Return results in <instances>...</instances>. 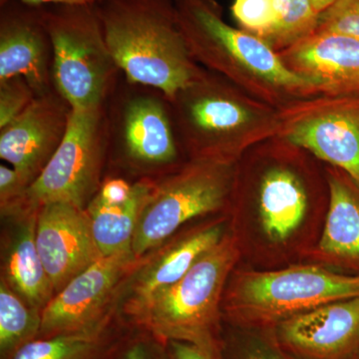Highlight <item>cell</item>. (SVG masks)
<instances>
[{
	"label": "cell",
	"mask_w": 359,
	"mask_h": 359,
	"mask_svg": "<svg viewBox=\"0 0 359 359\" xmlns=\"http://www.w3.org/2000/svg\"><path fill=\"white\" fill-rule=\"evenodd\" d=\"M111 95L109 108L106 102L108 149L118 162L139 180H158L181 166L178 137L164 94L125 80V86L119 92L115 86Z\"/></svg>",
	"instance_id": "obj_7"
},
{
	"label": "cell",
	"mask_w": 359,
	"mask_h": 359,
	"mask_svg": "<svg viewBox=\"0 0 359 359\" xmlns=\"http://www.w3.org/2000/svg\"><path fill=\"white\" fill-rule=\"evenodd\" d=\"M177 16L191 55L212 69L231 75L250 71L273 86L294 91L314 90L276 55L271 45L224 20L215 0H174Z\"/></svg>",
	"instance_id": "obj_8"
},
{
	"label": "cell",
	"mask_w": 359,
	"mask_h": 359,
	"mask_svg": "<svg viewBox=\"0 0 359 359\" xmlns=\"http://www.w3.org/2000/svg\"><path fill=\"white\" fill-rule=\"evenodd\" d=\"M353 359H359V351H358V353H356V355L354 356V358Z\"/></svg>",
	"instance_id": "obj_35"
},
{
	"label": "cell",
	"mask_w": 359,
	"mask_h": 359,
	"mask_svg": "<svg viewBox=\"0 0 359 359\" xmlns=\"http://www.w3.org/2000/svg\"><path fill=\"white\" fill-rule=\"evenodd\" d=\"M137 259L132 250L102 256L75 276L42 311L39 337L84 332L118 316L120 287Z\"/></svg>",
	"instance_id": "obj_12"
},
{
	"label": "cell",
	"mask_w": 359,
	"mask_h": 359,
	"mask_svg": "<svg viewBox=\"0 0 359 359\" xmlns=\"http://www.w3.org/2000/svg\"><path fill=\"white\" fill-rule=\"evenodd\" d=\"M107 154L106 103L90 109H72L65 139L28 188V207L39 210L49 203H67L86 209L102 184Z\"/></svg>",
	"instance_id": "obj_9"
},
{
	"label": "cell",
	"mask_w": 359,
	"mask_h": 359,
	"mask_svg": "<svg viewBox=\"0 0 359 359\" xmlns=\"http://www.w3.org/2000/svg\"><path fill=\"white\" fill-rule=\"evenodd\" d=\"M34 6H52V4H96L98 0H20Z\"/></svg>",
	"instance_id": "obj_33"
},
{
	"label": "cell",
	"mask_w": 359,
	"mask_h": 359,
	"mask_svg": "<svg viewBox=\"0 0 359 359\" xmlns=\"http://www.w3.org/2000/svg\"><path fill=\"white\" fill-rule=\"evenodd\" d=\"M156 180L133 182L131 197L123 204H108L94 196L86 207L92 233L102 256L132 250V242L142 209L152 192Z\"/></svg>",
	"instance_id": "obj_22"
},
{
	"label": "cell",
	"mask_w": 359,
	"mask_h": 359,
	"mask_svg": "<svg viewBox=\"0 0 359 359\" xmlns=\"http://www.w3.org/2000/svg\"><path fill=\"white\" fill-rule=\"evenodd\" d=\"M53 50L42 6L0 0V80L22 76L36 95L54 88Z\"/></svg>",
	"instance_id": "obj_15"
},
{
	"label": "cell",
	"mask_w": 359,
	"mask_h": 359,
	"mask_svg": "<svg viewBox=\"0 0 359 359\" xmlns=\"http://www.w3.org/2000/svg\"><path fill=\"white\" fill-rule=\"evenodd\" d=\"M171 359H210L195 346L178 341L167 344Z\"/></svg>",
	"instance_id": "obj_32"
},
{
	"label": "cell",
	"mask_w": 359,
	"mask_h": 359,
	"mask_svg": "<svg viewBox=\"0 0 359 359\" xmlns=\"http://www.w3.org/2000/svg\"><path fill=\"white\" fill-rule=\"evenodd\" d=\"M289 67L314 90L339 97L359 96V39L316 32L287 50Z\"/></svg>",
	"instance_id": "obj_18"
},
{
	"label": "cell",
	"mask_w": 359,
	"mask_h": 359,
	"mask_svg": "<svg viewBox=\"0 0 359 359\" xmlns=\"http://www.w3.org/2000/svg\"><path fill=\"white\" fill-rule=\"evenodd\" d=\"M229 229L228 214L194 222L139 257L120 287L116 302L120 320L125 323L156 294L181 280Z\"/></svg>",
	"instance_id": "obj_11"
},
{
	"label": "cell",
	"mask_w": 359,
	"mask_h": 359,
	"mask_svg": "<svg viewBox=\"0 0 359 359\" xmlns=\"http://www.w3.org/2000/svg\"><path fill=\"white\" fill-rule=\"evenodd\" d=\"M97 13L120 72L170 100L199 73L174 0H99Z\"/></svg>",
	"instance_id": "obj_1"
},
{
	"label": "cell",
	"mask_w": 359,
	"mask_h": 359,
	"mask_svg": "<svg viewBox=\"0 0 359 359\" xmlns=\"http://www.w3.org/2000/svg\"><path fill=\"white\" fill-rule=\"evenodd\" d=\"M42 311L32 308L0 278V359H14L39 337Z\"/></svg>",
	"instance_id": "obj_23"
},
{
	"label": "cell",
	"mask_w": 359,
	"mask_h": 359,
	"mask_svg": "<svg viewBox=\"0 0 359 359\" xmlns=\"http://www.w3.org/2000/svg\"><path fill=\"white\" fill-rule=\"evenodd\" d=\"M327 214L306 259L341 273L359 275V186L339 169L328 170Z\"/></svg>",
	"instance_id": "obj_19"
},
{
	"label": "cell",
	"mask_w": 359,
	"mask_h": 359,
	"mask_svg": "<svg viewBox=\"0 0 359 359\" xmlns=\"http://www.w3.org/2000/svg\"><path fill=\"white\" fill-rule=\"evenodd\" d=\"M226 214L242 257L268 269L306 259L325 222L304 180L282 164L266 168L249 204L231 205Z\"/></svg>",
	"instance_id": "obj_3"
},
{
	"label": "cell",
	"mask_w": 359,
	"mask_h": 359,
	"mask_svg": "<svg viewBox=\"0 0 359 359\" xmlns=\"http://www.w3.org/2000/svg\"><path fill=\"white\" fill-rule=\"evenodd\" d=\"M115 359H171L167 344L152 334L133 330Z\"/></svg>",
	"instance_id": "obj_30"
},
{
	"label": "cell",
	"mask_w": 359,
	"mask_h": 359,
	"mask_svg": "<svg viewBox=\"0 0 359 359\" xmlns=\"http://www.w3.org/2000/svg\"><path fill=\"white\" fill-rule=\"evenodd\" d=\"M276 0H235L231 11L243 30L264 39L276 20Z\"/></svg>",
	"instance_id": "obj_26"
},
{
	"label": "cell",
	"mask_w": 359,
	"mask_h": 359,
	"mask_svg": "<svg viewBox=\"0 0 359 359\" xmlns=\"http://www.w3.org/2000/svg\"><path fill=\"white\" fill-rule=\"evenodd\" d=\"M36 96L25 77L0 80V130L20 117Z\"/></svg>",
	"instance_id": "obj_27"
},
{
	"label": "cell",
	"mask_w": 359,
	"mask_h": 359,
	"mask_svg": "<svg viewBox=\"0 0 359 359\" xmlns=\"http://www.w3.org/2000/svg\"><path fill=\"white\" fill-rule=\"evenodd\" d=\"M316 32L340 33L359 39V0H335L320 13Z\"/></svg>",
	"instance_id": "obj_28"
},
{
	"label": "cell",
	"mask_w": 359,
	"mask_h": 359,
	"mask_svg": "<svg viewBox=\"0 0 359 359\" xmlns=\"http://www.w3.org/2000/svg\"><path fill=\"white\" fill-rule=\"evenodd\" d=\"M96 4L42 6L53 50L54 88L74 110L107 102L120 72L106 43Z\"/></svg>",
	"instance_id": "obj_5"
},
{
	"label": "cell",
	"mask_w": 359,
	"mask_h": 359,
	"mask_svg": "<svg viewBox=\"0 0 359 359\" xmlns=\"http://www.w3.org/2000/svg\"><path fill=\"white\" fill-rule=\"evenodd\" d=\"M98 1H99V0H98Z\"/></svg>",
	"instance_id": "obj_36"
},
{
	"label": "cell",
	"mask_w": 359,
	"mask_h": 359,
	"mask_svg": "<svg viewBox=\"0 0 359 359\" xmlns=\"http://www.w3.org/2000/svg\"><path fill=\"white\" fill-rule=\"evenodd\" d=\"M37 212L27 210L1 219L0 278L30 306L42 311L55 292L37 250Z\"/></svg>",
	"instance_id": "obj_20"
},
{
	"label": "cell",
	"mask_w": 359,
	"mask_h": 359,
	"mask_svg": "<svg viewBox=\"0 0 359 359\" xmlns=\"http://www.w3.org/2000/svg\"><path fill=\"white\" fill-rule=\"evenodd\" d=\"M29 186L13 167L0 166V216L1 219L15 216L30 209L27 205Z\"/></svg>",
	"instance_id": "obj_29"
},
{
	"label": "cell",
	"mask_w": 359,
	"mask_h": 359,
	"mask_svg": "<svg viewBox=\"0 0 359 359\" xmlns=\"http://www.w3.org/2000/svg\"><path fill=\"white\" fill-rule=\"evenodd\" d=\"M287 139L344 172L359 186V96L340 97L325 112L295 123Z\"/></svg>",
	"instance_id": "obj_17"
},
{
	"label": "cell",
	"mask_w": 359,
	"mask_h": 359,
	"mask_svg": "<svg viewBox=\"0 0 359 359\" xmlns=\"http://www.w3.org/2000/svg\"><path fill=\"white\" fill-rule=\"evenodd\" d=\"M355 297H359V275L320 264H292L268 269L238 266L226 283L222 309L226 325L263 330L330 302Z\"/></svg>",
	"instance_id": "obj_4"
},
{
	"label": "cell",
	"mask_w": 359,
	"mask_h": 359,
	"mask_svg": "<svg viewBox=\"0 0 359 359\" xmlns=\"http://www.w3.org/2000/svg\"><path fill=\"white\" fill-rule=\"evenodd\" d=\"M276 20L264 41L292 46L318 30L320 13L311 0H276Z\"/></svg>",
	"instance_id": "obj_24"
},
{
	"label": "cell",
	"mask_w": 359,
	"mask_h": 359,
	"mask_svg": "<svg viewBox=\"0 0 359 359\" xmlns=\"http://www.w3.org/2000/svg\"><path fill=\"white\" fill-rule=\"evenodd\" d=\"M233 163L190 159L156 180L132 242L137 259L189 224L226 214L235 184Z\"/></svg>",
	"instance_id": "obj_6"
},
{
	"label": "cell",
	"mask_w": 359,
	"mask_h": 359,
	"mask_svg": "<svg viewBox=\"0 0 359 359\" xmlns=\"http://www.w3.org/2000/svg\"><path fill=\"white\" fill-rule=\"evenodd\" d=\"M72 108L55 89L0 130V158L32 186L65 139Z\"/></svg>",
	"instance_id": "obj_14"
},
{
	"label": "cell",
	"mask_w": 359,
	"mask_h": 359,
	"mask_svg": "<svg viewBox=\"0 0 359 359\" xmlns=\"http://www.w3.org/2000/svg\"><path fill=\"white\" fill-rule=\"evenodd\" d=\"M263 330L287 359H353L359 351V297L330 302Z\"/></svg>",
	"instance_id": "obj_13"
},
{
	"label": "cell",
	"mask_w": 359,
	"mask_h": 359,
	"mask_svg": "<svg viewBox=\"0 0 359 359\" xmlns=\"http://www.w3.org/2000/svg\"><path fill=\"white\" fill-rule=\"evenodd\" d=\"M168 102L177 137L181 135L190 159L233 163L235 135L250 122V114L230 89L200 70Z\"/></svg>",
	"instance_id": "obj_10"
},
{
	"label": "cell",
	"mask_w": 359,
	"mask_h": 359,
	"mask_svg": "<svg viewBox=\"0 0 359 359\" xmlns=\"http://www.w3.org/2000/svg\"><path fill=\"white\" fill-rule=\"evenodd\" d=\"M133 328L119 316L84 332L39 337L14 359H115Z\"/></svg>",
	"instance_id": "obj_21"
},
{
	"label": "cell",
	"mask_w": 359,
	"mask_h": 359,
	"mask_svg": "<svg viewBox=\"0 0 359 359\" xmlns=\"http://www.w3.org/2000/svg\"><path fill=\"white\" fill-rule=\"evenodd\" d=\"M35 240L55 294L102 257L86 210L67 203H49L39 208Z\"/></svg>",
	"instance_id": "obj_16"
},
{
	"label": "cell",
	"mask_w": 359,
	"mask_h": 359,
	"mask_svg": "<svg viewBox=\"0 0 359 359\" xmlns=\"http://www.w3.org/2000/svg\"><path fill=\"white\" fill-rule=\"evenodd\" d=\"M219 359H287L264 330H245L224 323Z\"/></svg>",
	"instance_id": "obj_25"
},
{
	"label": "cell",
	"mask_w": 359,
	"mask_h": 359,
	"mask_svg": "<svg viewBox=\"0 0 359 359\" xmlns=\"http://www.w3.org/2000/svg\"><path fill=\"white\" fill-rule=\"evenodd\" d=\"M311 4L316 6V8L321 13L323 11H325V9H327L328 7L332 6L335 0H311Z\"/></svg>",
	"instance_id": "obj_34"
},
{
	"label": "cell",
	"mask_w": 359,
	"mask_h": 359,
	"mask_svg": "<svg viewBox=\"0 0 359 359\" xmlns=\"http://www.w3.org/2000/svg\"><path fill=\"white\" fill-rule=\"evenodd\" d=\"M133 185L121 177H111L103 180L96 196L108 204H123L131 197Z\"/></svg>",
	"instance_id": "obj_31"
},
{
	"label": "cell",
	"mask_w": 359,
	"mask_h": 359,
	"mask_svg": "<svg viewBox=\"0 0 359 359\" xmlns=\"http://www.w3.org/2000/svg\"><path fill=\"white\" fill-rule=\"evenodd\" d=\"M241 259L240 245L229 229L181 280L156 294L125 323L165 344L184 342L210 359L221 358L224 290Z\"/></svg>",
	"instance_id": "obj_2"
}]
</instances>
